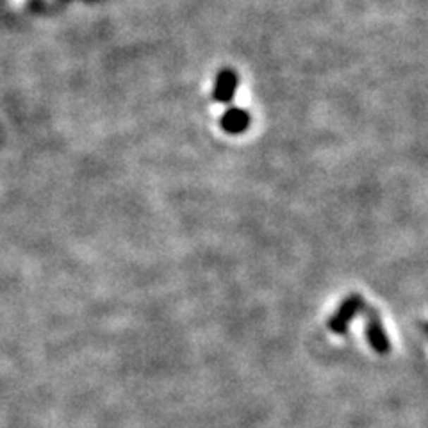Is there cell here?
I'll return each mask as SVG.
<instances>
[{
    "label": "cell",
    "instance_id": "obj_1",
    "mask_svg": "<svg viewBox=\"0 0 428 428\" xmlns=\"http://www.w3.org/2000/svg\"><path fill=\"white\" fill-rule=\"evenodd\" d=\"M360 309H362V298H360L359 295H350L348 298L339 305L338 312H336V314L332 316V319L329 322L330 330H332L334 334H339V336L348 332L350 323L359 314Z\"/></svg>",
    "mask_w": 428,
    "mask_h": 428
},
{
    "label": "cell",
    "instance_id": "obj_2",
    "mask_svg": "<svg viewBox=\"0 0 428 428\" xmlns=\"http://www.w3.org/2000/svg\"><path fill=\"white\" fill-rule=\"evenodd\" d=\"M366 338H368L369 346H372L379 355H386L391 350L389 338H387L386 330H384L382 323H380L375 311L368 312V319H366Z\"/></svg>",
    "mask_w": 428,
    "mask_h": 428
},
{
    "label": "cell",
    "instance_id": "obj_4",
    "mask_svg": "<svg viewBox=\"0 0 428 428\" xmlns=\"http://www.w3.org/2000/svg\"><path fill=\"white\" fill-rule=\"evenodd\" d=\"M23 2H25V0H11V6H13V8H20Z\"/></svg>",
    "mask_w": 428,
    "mask_h": 428
},
{
    "label": "cell",
    "instance_id": "obj_3",
    "mask_svg": "<svg viewBox=\"0 0 428 428\" xmlns=\"http://www.w3.org/2000/svg\"><path fill=\"white\" fill-rule=\"evenodd\" d=\"M221 126H224V129L227 130V133H243L248 126V114L241 109L228 111V113H225Z\"/></svg>",
    "mask_w": 428,
    "mask_h": 428
}]
</instances>
